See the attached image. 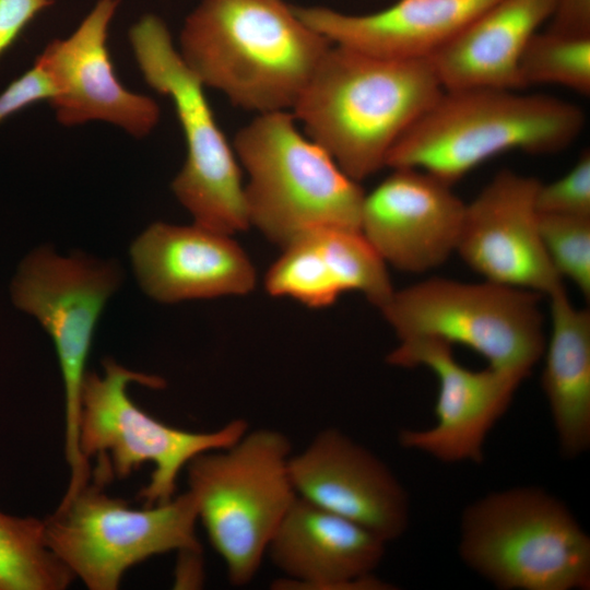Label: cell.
Segmentation results:
<instances>
[{
	"instance_id": "cell-1",
	"label": "cell",
	"mask_w": 590,
	"mask_h": 590,
	"mask_svg": "<svg viewBox=\"0 0 590 590\" xmlns=\"http://www.w3.org/2000/svg\"><path fill=\"white\" fill-rule=\"evenodd\" d=\"M331 45L283 0H202L178 51L204 87L266 114L293 109Z\"/></svg>"
},
{
	"instance_id": "cell-2",
	"label": "cell",
	"mask_w": 590,
	"mask_h": 590,
	"mask_svg": "<svg viewBox=\"0 0 590 590\" xmlns=\"http://www.w3.org/2000/svg\"><path fill=\"white\" fill-rule=\"evenodd\" d=\"M442 91L429 59H384L332 44L293 115L359 182L387 165L393 145Z\"/></svg>"
},
{
	"instance_id": "cell-3",
	"label": "cell",
	"mask_w": 590,
	"mask_h": 590,
	"mask_svg": "<svg viewBox=\"0 0 590 590\" xmlns=\"http://www.w3.org/2000/svg\"><path fill=\"white\" fill-rule=\"evenodd\" d=\"M579 107L556 97L516 90H444L391 149L388 167L422 169L453 186L500 153H556L581 132Z\"/></svg>"
},
{
	"instance_id": "cell-4",
	"label": "cell",
	"mask_w": 590,
	"mask_h": 590,
	"mask_svg": "<svg viewBox=\"0 0 590 590\" xmlns=\"http://www.w3.org/2000/svg\"><path fill=\"white\" fill-rule=\"evenodd\" d=\"M295 121L288 110L258 114L233 143L248 175L244 196L249 225L282 248L318 227L359 229L365 196L358 181L302 134Z\"/></svg>"
},
{
	"instance_id": "cell-5",
	"label": "cell",
	"mask_w": 590,
	"mask_h": 590,
	"mask_svg": "<svg viewBox=\"0 0 590 590\" xmlns=\"http://www.w3.org/2000/svg\"><path fill=\"white\" fill-rule=\"evenodd\" d=\"M463 563L503 590H588L590 538L568 507L534 486L493 492L461 517Z\"/></svg>"
},
{
	"instance_id": "cell-6",
	"label": "cell",
	"mask_w": 590,
	"mask_h": 590,
	"mask_svg": "<svg viewBox=\"0 0 590 590\" xmlns=\"http://www.w3.org/2000/svg\"><path fill=\"white\" fill-rule=\"evenodd\" d=\"M291 455L283 433L258 428L228 447L197 455L186 467L198 520L233 586L255 578L297 496L288 472Z\"/></svg>"
},
{
	"instance_id": "cell-7",
	"label": "cell",
	"mask_w": 590,
	"mask_h": 590,
	"mask_svg": "<svg viewBox=\"0 0 590 590\" xmlns=\"http://www.w3.org/2000/svg\"><path fill=\"white\" fill-rule=\"evenodd\" d=\"M103 365L102 375L86 371L82 384L79 449L86 463L92 457L97 459L94 475L101 485L152 463L150 481L139 494L144 507L172 500L179 473L197 455L228 447L248 430L240 418L205 433L166 425L140 409L127 390L132 382L158 388V377L130 370L110 358Z\"/></svg>"
},
{
	"instance_id": "cell-8",
	"label": "cell",
	"mask_w": 590,
	"mask_h": 590,
	"mask_svg": "<svg viewBox=\"0 0 590 590\" xmlns=\"http://www.w3.org/2000/svg\"><path fill=\"white\" fill-rule=\"evenodd\" d=\"M542 295L484 280L430 278L394 291L380 308L399 340L462 344L487 366L526 379L543 356Z\"/></svg>"
},
{
	"instance_id": "cell-9",
	"label": "cell",
	"mask_w": 590,
	"mask_h": 590,
	"mask_svg": "<svg viewBox=\"0 0 590 590\" xmlns=\"http://www.w3.org/2000/svg\"><path fill=\"white\" fill-rule=\"evenodd\" d=\"M138 67L175 107L186 141V160L172 182L180 204L204 227L233 235L249 226L240 168L219 127L204 86L184 62L166 24L146 14L129 31Z\"/></svg>"
},
{
	"instance_id": "cell-10",
	"label": "cell",
	"mask_w": 590,
	"mask_h": 590,
	"mask_svg": "<svg viewBox=\"0 0 590 590\" xmlns=\"http://www.w3.org/2000/svg\"><path fill=\"white\" fill-rule=\"evenodd\" d=\"M198 514L187 491L172 500L134 509L86 484L62 498L44 520L49 548L91 590H115L126 570L173 551L200 553Z\"/></svg>"
},
{
	"instance_id": "cell-11",
	"label": "cell",
	"mask_w": 590,
	"mask_h": 590,
	"mask_svg": "<svg viewBox=\"0 0 590 590\" xmlns=\"http://www.w3.org/2000/svg\"><path fill=\"white\" fill-rule=\"evenodd\" d=\"M120 281V269L114 262L81 252L64 257L43 247L24 259L12 284L14 304L38 320L58 356L70 489L83 485L91 473L79 449L81 389L96 323Z\"/></svg>"
},
{
	"instance_id": "cell-12",
	"label": "cell",
	"mask_w": 590,
	"mask_h": 590,
	"mask_svg": "<svg viewBox=\"0 0 590 590\" xmlns=\"http://www.w3.org/2000/svg\"><path fill=\"white\" fill-rule=\"evenodd\" d=\"M386 361L404 368L426 367L439 385L436 424L427 429L401 430V446L447 463H482L489 429L507 411L524 379L489 366L482 370L465 368L455 358L451 344L433 338L402 340Z\"/></svg>"
},
{
	"instance_id": "cell-13",
	"label": "cell",
	"mask_w": 590,
	"mask_h": 590,
	"mask_svg": "<svg viewBox=\"0 0 590 590\" xmlns=\"http://www.w3.org/2000/svg\"><path fill=\"white\" fill-rule=\"evenodd\" d=\"M540 184L509 169L498 172L465 203L456 251L486 281L548 297L565 286L539 231Z\"/></svg>"
},
{
	"instance_id": "cell-14",
	"label": "cell",
	"mask_w": 590,
	"mask_h": 590,
	"mask_svg": "<svg viewBox=\"0 0 590 590\" xmlns=\"http://www.w3.org/2000/svg\"><path fill=\"white\" fill-rule=\"evenodd\" d=\"M118 5L119 0H98L70 36L51 40L34 63L54 87L48 102L59 123L105 121L144 138L161 113L153 98L126 88L115 74L106 42Z\"/></svg>"
},
{
	"instance_id": "cell-15",
	"label": "cell",
	"mask_w": 590,
	"mask_h": 590,
	"mask_svg": "<svg viewBox=\"0 0 590 590\" xmlns=\"http://www.w3.org/2000/svg\"><path fill=\"white\" fill-rule=\"evenodd\" d=\"M288 472L297 496L386 543L408 528L410 504L400 481L376 455L337 428L320 430L304 450L291 455Z\"/></svg>"
},
{
	"instance_id": "cell-16",
	"label": "cell",
	"mask_w": 590,
	"mask_h": 590,
	"mask_svg": "<svg viewBox=\"0 0 590 590\" xmlns=\"http://www.w3.org/2000/svg\"><path fill=\"white\" fill-rule=\"evenodd\" d=\"M451 187L422 169L394 167L364 196L359 229L386 264L424 273L456 251L465 203Z\"/></svg>"
},
{
	"instance_id": "cell-17",
	"label": "cell",
	"mask_w": 590,
	"mask_h": 590,
	"mask_svg": "<svg viewBox=\"0 0 590 590\" xmlns=\"http://www.w3.org/2000/svg\"><path fill=\"white\" fill-rule=\"evenodd\" d=\"M386 542L364 527L296 496L267 554L284 574L276 589L385 590L373 576Z\"/></svg>"
},
{
	"instance_id": "cell-18",
	"label": "cell",
	"mask_w": 590,
	"mask_h": 590,
	"mask_svg": "<svg viewBox=\"0 0 590 590\" xmlns=\"http://www.w3.org/2000/svg\"><path fill=\"white\" fill-rule=\"evenodd\" d=\"M130 257L141 288L160 303L245 295L256 285L252 262L231 235L194 222L151 224Z\"/></svg>"
},
{
	"instance_id": "cell-19",
	"label": "cell",
	"mask_w": 590,
	"mask_h": 590,
	"mask_svg": "<svg viewBox=\"0 0 590 590\" xmlns=\"http://www.w3.org/2000/svg\"><path fill=\"white\" fill-rule=\"evenodd\" d=\"M283 249L264 279L272 296L321 308L342 293L356 291L380 309L394 292L386 262L359 229L314 228Z\"/></svg>"
},
{
	"instance_id": "cell-20",
	"label": "cell",
	"mask_w": 590,
	"mask_h": 590,
	"mask_svg": "<svg viewBox=\"0 0 590 590\" xmlns=\"http://www.w3.org/2000/svg\"><path fill=\"white\" fill-rule=\"evenodd\" d=\"M497 0H398L367 14L294 5L330 43L391 60L429 59Z\"/></svg>"
},
{
	"instance_id": "cell-21",
	"label": "cell",
	"mask_w": 590,
	"mask_h": 590,
	"mask_svg": "<svg viewBox=\"0 0 590 590\" xmlns=\"http://www.w3.org/2000/svg\"><path fill=\"white\" fill-rule=\"evenodd\" d=\"M556 0H497L429 58L444 90L520 88L519 62Z\"/></svg>"
},
{
	"instance_id": "cell-22",
	"label": "cell",
	"mask_w": 590,
	"mask_h": 590,
	"mask_svg": "<svg viewBox=\"0 0 590 590\" xmlns=\"http://www.w3.org/2000/svg\"><path fill=\"white\" fill-rule=\"evenodd\" d=\"M548 298L551 333L541 386L560 452L575 458L590 446V312L577 308L565 288Z\"/></svg>"
},
{
	"instance_id": "cell-23",
	"label": "cell",
	"mask_w": 590,
	"mask_h": 590,
	"mask_svg": "<svg viewBox=\"0 0 590 590\" xmlns=\"http://www.w3.org/2000/svg\"><path fill=\"white\" fill-rule=\"evenodd\" d=\"M73 578L49 548L44 520L0 511V590H61Z\"/></svg>"
},
{
	"instance_id": "cell-24",
	"label": "cell",
	"mask_w": 590,
	"mask_h": 590,
	"mask_svg": "<svg viewBox=\"0 0 590 590\" xmlns=\"http://www.w3.org/2000/svg\"><path fill=\"white\" fill-rule=\"evenodd\" d=\"M520 88L535 84L590 93V36H574L550 30L538 32L519 62Z\"/></svg>"
},
{
	"instance_id": "cell-25",
	"label": "cell",
	"mask_w": 590,
	"mask_h": 590,
	"mask_svg": "<svg viewBox=\"0 0 590 590\" xmlns=\"http://www.w3.org/2000/svg\"><path fill=\"white\" fill-rule=\"evenodd\" d=\"M546 255L562 279L590 296V216L539 213Z\"/></svg>"
},
{
	"instance_id": "cell-26",
	"label": "cell",
	"mask_w": 590,
	"mask_h": 590,
	"mask_svg": "<svg viewBox=\"0 0 590 590\" xmlns=\"http://www.w3.org/2000/svg\"><path fill=\"white\" fill-rule=\"evenodd\" d=\"M539 213L590 216V153L583 151L562 177L540 184L536 192Z\"/></svg>"
},
{
	"instance_id": "cell-27",
	"label": "cell",
	"mask_w": 590,
	"mask_h": 590,
	"mask_svg": "<svg viewBox=\"0 0 590 590\" xmlns=\"http://www.w3.org/2000/svg\"><path fill=\"white\" fill-rule=\"evenodd\" d=\"M54 87L36 63L0 93V123L9 116L37 102L49 101Z\"/></svg>"
},
{
	"instance_id": "cell-28",
	"label": "cell",
	"mask_w": 590,
	"mask_h": 590,
	"mask_svg": "<svg viewBox=\"0 0 590 590\" xmlns=\"http://www.w3.org/2000/svg\"><path fill=\"white\" fill-rule=\"evenodd\" d=\"M54 0H0V57Z\"/></svg>"
},
{
	"instance_id": "cell-29",
	"label": "cell",
	"mask_w": 590,
	"mask_h": 590,
	"mask_svg": "<svg viewBox=\"0 0 590 590\" xmlns=\"http://www.w3.org/2000/svg\"><path fill=\"white\" fill-rule=\"evenodd\" d=\"M547 30L574 36H590V0H556Z\"/></svg>"
}]
</instances>
